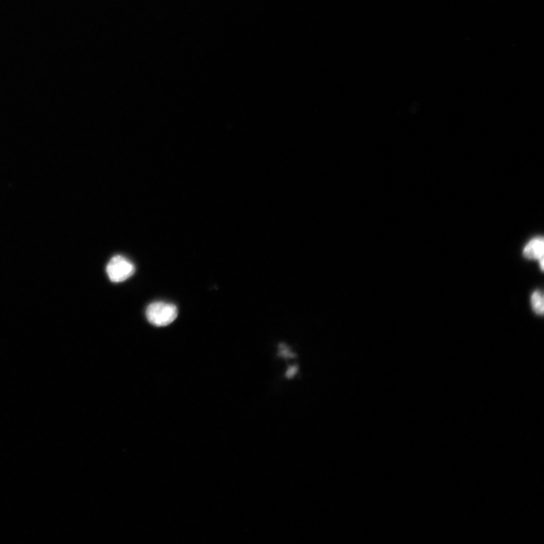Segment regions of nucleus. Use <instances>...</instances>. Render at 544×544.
<instances>
[{
    "mask_svg": "<svg viewBox=\"0 0 544 544\" xmlns=\"http://www.w3.org/2000/svg\"><path fill=\"white\" fill-rule=\"evenodd\" d=\"M178 309L175 304L155 302L149 304L146 310L148 321L157 326H166L177 319Z\"/></svg>",
    "mask_w": 544,
    "mask_h": 544,
    "instance_id": "obj_1",
    "label": "nucleus"
},
{
    "mask_svg": "<svg viewBox=\"0 0 544 544\" xmlns=\"http://www.w3.org/2000/svg\"><path fill=\"white\" fill-rule=\"evenodd\" d=\"M106 271L111 281L119 283L125 281L134 276L135 266L126 257L117 255L109 261Z\"/></svg>",
    "mask_w": 544,
    "mask_h": 544,
    "instance_id": "obj_2",
    "label": "nucleus"
},
{
    "mask_svg": "<svg viewBox=\"0 0 544 544\" xmlns=\"http://www.w3.org/2000/svg\"><path fill=\"white\" fill-rule=\"evenodd\" d=\"M279 355L284 357H292L293 355L290 352L285 345H280Z\"/></svg>",
    "mask_w": 544,
    "mask_h": 544,
    "instance_id": "obj_5",
    "label": "nucleus"
},
{
    "mask_svg": "<svg viewBox=\"0 0 544 544\" xmlns=\"http://www.w3.org/2000/svg\"><path fill=\"white\" fill-rule=\"evenodd\" d=\"M531 306L533 310L538 314H543L544 312V300L542 293L536 291L531 296Z\"/></svg>",
    "mask_w": 544,
    "mask_h": 544,
    "instance_id": "obj_4",
    "label": "nucleus"
},
{
    "mask_svg": "<svg viewBox=\"0 0 544 544\" xmlns=\"http://www.w3.org/2000/svg\"><path fill=\"white\" fill-rule=\"evenodd\" d=\"M297 372V367L296 366L290 367L287 372V377L292 378Z\"/></svg>",
    "mask_w": 544,
    "mask_h": 544,
    "instance_id": "obj_6",
    "label": "nucleus"
},
{
    "mask_svg": "<svg viewBox=\"0 0 544 544\" xmlns=\"http://www.w3.org/2000/svg\"><path fill=\"white\" fill-rule=\"evenodd\" d=\"M524 255L528 259L542 260L544 256V241L542 237L532 239L524 249Z\"/></svg>",
    "mask_w": 544,
    "mask_h": 544,
    "instance_id": "obj_3",
    "label": "nucleus"
}]
</instances>
